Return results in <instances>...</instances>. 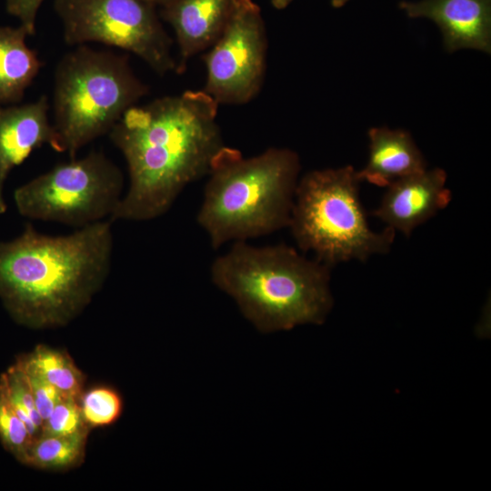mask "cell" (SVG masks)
I'll use <instances>...</instances> for the list:
<instances>
[{"label":"cell","mask_w":491,"mask_h":491,"mask_svg":"<svg viewBox=\"0 0 491 491\" xmlns=\"http://www.w3.org/2000/svg\"><path fill=\"white\" fill-rule=\"evenodd\" d=\"M218 104L204 90L129 108L108 133L123 154L129 187L109 217L148 221L165 214L189 184L208 175L225 145Z\"/></svg>","instance_id":"1"},{"label":"cell","mask_w":491,"mask_h":491,"mask_svg":"<svg viewBox=\"0 0 491 491\" xmlns=\"http://www.w3.org/2000/svg\"><path fill=\"white\" fill-rule=\"evenodd\" d=\"M111 226L102 220L53 236L27 224L18 237L0 242V296L11 315L35 327L75 316L109 273Z\"/></svg>","instance_id":"2"},{"label":"cell","mask_w":491,"mask_h":491,"mask_svg":"<svg viewBox=\"0 0 491 491\" xmlns=\"http://www.w3.org/2000/svg\"><path fill=\"white\" fill-rule=\"evenodd\" d=\"M330 270L285 244L234 242L210 267L214 285L262 333L320 325L331 311Z\"/></svg>","instance_id":"3"},{"label":"cell","mask_w":491,"mask_h":491,"mask_svg":"<svg viewBox=\"0 0 491 491\" xmlns=\"http://www.w3.org/2000/svg\"><path fill=\"white\" fill-rule=\"evenodd\" d=\"M300 167L298 155L288 148L244 157L224 145L212 162L196 215L211 246L287 227Z\"/></svg>","instance_id":"4"},{"label":"cell","mask_w":491,"mask_h":491,"mask_svg":"<svg viewBox=\"0 0 491 491\" xmlns=\"http://www.w3.org/2000/svg\"><path fill=\"white\" fill-rule=\"evenodd\" d=\"M148 93L127 55L77 45L60 59L54 75L52 148L75 158Z\"/></svg>","instance_id":"5"},{"label":"cell","mask_w":491,"mask_h":491,"mask_svg":"<svg viewBox=\"0 0 491 491\" xmlns=\"http://www.w3.org/2000/svg\"><path fill=\"white\" fill-rule=\"evenodd\" d=\"M353 166L314 170L297 183L288 227L297 246L333 266L390 251L396 231L369 227Z\"/></svg>","instance_id":"6"},{"label":"cell","mask_w":491,"mask_h":491,"mask_svg":"<svg viewBox=\"0 0 491 491\" xmlns=\"http://www.w3.org/2000/svg\"><path fill=\"white\" fill-rule=\"evenodd\" d=\"M124 175L103 152L61 163L15 190L19 214L81 228L110 217L122 198Z\"/></svg>","instance_id":"7"},{"label":"cell","mask_w":491,"mask_h":491,"mask_svg":"<svg viewBox=\"0 0 491 491\" xmlns=\"http://www.w3.org/2000/svg\"><path fill=\"white\" fill-rule=\"evenodd\" d=\"M145 0H54L69 45L101 43L137 55L160 75L177 69L172 39Z\"/></svg>","instance_id":"8"},{"label":"cell","mask_w":491,"mask_h":491,"mask_svg":"<svg viewBox=\"0 0 491 491\" xmlns=\"http://www.w3.org/2000/svg\"><path fill=\"white\" fill-rule=\"evenodd\" d=\"M266 49L260 7L253 0H237L224 31L203 56V90L218 105L248 103L261 90Z\"/></svg>","instance_id":"9"},{"label":"cell","mask_w":491,"mask_h":491,"mask_svg":"<svg viewBox=\"0 0 491 491\" xmlns=\"http://www.w3.org/2000/svg\"><path fill=\"white\" fill-rule=\"evenodd\" d=\"M446 173L441 168L399 178L386 191L373 215L406 236L445 209L452 194L446 187Z\"/></svg>","instance_id":"10"},{"label":"cell","mask_w":491,"mask_h":491,"mask_svg":"<svg viewBox=\"0 0 491 491\" xmlns=\"http://www.w3.org/2000/svg\"><path fill=\"white\" fill-rule=\"evenodd\" d=\"M399 6L409 17L434 21L448 52L491 51V0H421L401 2Z\"/></svg>","instance_id":"11"},{"label":"cell","mask_w":491,"mask_h":491,"mask_svg":"<svg viewBox=\"0 0 491 491\" xmlns=\"http://www.w3.org/2000/svg\"><path fill=\"white\" fill-rule=\"evenodd\" d=\"M45 95L36 101L0 107V215L6 211L4 187L9 173L43 145L53 146L55 133Z\"/></svg>","instance_id":"12"},{"label":"cell","mask_w":491,"mask_h":491,"mask_svg":"<svg viewBox=\"0 0 491 491\" xmlns=\"http://www.w3.org/2000/svg\"><path fill=\"white\" fill-rule=\"evenodd\" d=\"M237 0H172L160 6V16L174 29L179 59L176 74L188 60L208 49L224 31Z\"/></svg>","instance_id":"13"},{"label":"cell","mask_w":491,"mask_h":491,"mask_svg":"<svg viewBox=\"0 0 491 491\" xmlns=\"http://www.w3.org/2000/svg\"><path fill=\"white\" fill-rule=\"evenodd\" d=\"M368 161L358 171L362 182L386 187L399 178L426 169L423 154L408 132L375 127L368 131Z\"/></svg>","instance_id":"14"},{"label":"cell","mask_w":491,"mask_h":491,"mask_svg":"<svg viewBox=\"0 0 491 491\" xmlns=\"http://www.w3.org/2000/svg\"><path fill=\"white\" fill-rule=\"evenodd\" d=\"M22 26H0V107L20 102L42 67Z\"/></svg>","instance_id":"15"},{"label":"cell","mask_w":491,"mask_h":491,"mask_svg":"<svg viewBox=\"0 0 491 491\" xmlns=\"http://www.w3.org/2000/svg\"><path fill=\"white\" fill-rule=\"evenodd\" d=\"M24 358L64 396L80 399L83 394V375L68 355L45 346H38Z\"/></svg>","instance_id":"16"},{"label":"cell","mask_w":491,"mask_h":491,"mask_svg":"<svg viewBox=\"0 0 491 491\" xmlns=\"http://www.w3.org/2000/svg\"><path fill=\"white\" fill-rule=\"evenodd\" d=\"M87 433L74 436L42 434L33 441L24 463L45 469L74 466L84 455Z\"/></svg>","instance_id":"17"},{"label":"cell","mask_w":491,"mask_h":491,"mask_svg":"<svg viewBox=\"0 0 491 491\" xmlns=\"http://www.w3.org/2000/svg\"><path fill=\"white\" fill-rule=\"evenodd\" d=\"M0 390L35 440L42 434L44 421L37 410L26 376L18 362L3 374Z\"/></svg>","instance_id":"18"},{"label":"cell","mask_w":491,"mask_h":491,"mask_svg":"<svg viewBox=\"0 0 491 491\" xmlns=\"http://www.w3.org/2000/svg\"><path fill=\"white\" fill-rule=\"evenodd\" d=\"M79 404L89 428L110 425L118 419L122 412L119 394L106 386L94 387L82 394Z\"/></svg>","instance_id":"19"},{"label":"cell","mask_w":491,"mask_h":491,"mask_svg":"<svg viewBox=\"0 0 491 491\" xmlns=\"http://www.w3.org/2000/svg\"><path fill=\"white\" fill-rule=\"evenodd\" d=\"M0 438L5 446L24 463L34 438L1 390Z\"/></svg>","instance_id":"20"},{"label":"cell","mask_w":491,"mask_h":491,"mask_svg":"<svg viewBox=\"0 0 491 491\" xmlns=\"http://www.w3.org/2000/svg\"><path fill=\"white\" fill-rule=\"evenodd\" d=\"M88 429L82 415L79 399L65 396L44 421L42 434L74 436L87 433Z\"/></svg>","instance_id":"21"},{"label":"cell","mask_w":491,"mask_h":491,"mask_svg":"<svg viewBox=\"0 0 491 491\" xmlns=\"http://www.w3.org/2000/svg\"><path fill=\"white\" fill-rule=\"evenodd\" d=\"M18 364L26 376L37 410L45 421L55 406L65 396L45 379L24 357L18 360Z\"/></svg>","instance_id":"22"},{"label":"cell","mask_w":491,"mask_h":491,"mask_svg":"<svg viewBox=\"0 0 491 491\" xmlns=\"http://www.w3.org/2000/svg\"><path fill=\"white\" fill-rule=\"evenodd\" d=\"M45 0H5L7 12L20 21L28 33L33 35L35 33V22L39 8Z\"/></svg>","instance_id":"23"},{"label":"cell","mask_w":491,"mask_h":491,"mask_svg":"<svg viewBox=\"0 0 491 491\" xmlns=\"http://www.w3.org/2000/svg\"><path fill=\"white\" fill-rule=\"evenodd\" d=\"M293 0H271L272 5L278 10L286 8Z\"/></svg>","instance_id":"24"},{"label":"cell","mask_w":491,"mask_h":491,"mask_svg":"<svg viewBox=\"0 0 491 491\" xmlns=\"http://www.w3.org/2000/svg\"><path fill=\"white\" fill-rule=\"evenodd\" d=\"M349 0H332L331 4L334 7L338 8L345 5Z\"/></svg>","instance_id":"25"},{"label":"cell","mask_w":491,"mask_h":491,"mask_svg":"<svg viewBox=\"0 0 491 491\" xmlns=\"http://www.w3.org/2000/svg\"><path fill=\"white\" fill-rule=\"evenodd\" d=\"M145 1L151 3L152 5H154L155 6L156 5L162 6V5L169 3L172 0H145Z\"/></svg>","instance_id":"26"}]
</instances>
